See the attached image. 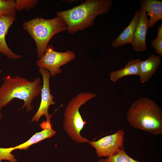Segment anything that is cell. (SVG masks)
I'll use <instances>...</instances> for the list:
<instances>
[{"label":"cell","instance_id":"20","mask_svg":"<svg viewBox=\"0 0 162 162\" xmlns=\"http://www.w3.org/2000/svg\"><path fill=\"white\" fill-rule=\"evenodd\" d=\"M152 45L155 52L160 56H162V39L157 38L151 42Z\"/></svg>","mask_w":162,"mask_h":162},{"label":"cell","instance_id":"12","mask_svg":"<svg viewBox=\"0 0 162 162\" xmlns=\"http://www.w3.org/2000/svg\"><path fill=\"white\" fill-rule=\"evenodd\" d=\"M140 13V10L136 11L128 26L111 43L112 47H119L126 44H131Z\"/></svg>","mask_w":162,"mask_h":162},{"label":"cell","instance_id":"6","mask_svg":"<svg viewBox=\"0 0 162 162\" xmlns=\"http://www.w3.org/2000/svg\"><path fill=\"white\" fill-rule=\"evenodd\" d=\"M76 57L73 51L58 52L55 50L53 46L49 45L43 56L36 61V64L39 68L47 70L50 76L55 77L62 72L61 66L67 64Z\"/></svg>","mask_w":162,"mask_h":162},{"label":"cell","instance_id":"18","mask_svg":"<svg viewBox=\"0 0 162 162\" xmlns=\"http://www.w3.org/2000/svg\"><path fill=\"white\" fill-rule=\"evenodd\" d=\"M39 0H16L15 8L16 11L29 10L35 7L38 4Z\"/></svg>","mask_w":162,"mask_h":162},{"label":"cell","instance_id":"16","mask_svg":"<svg viewBox=\"0 0 162 162\" xmlns=\"http://www.w3.org/2000/svg\"><path fill=\"white\" fill-rule=\"evenodd\" d=\"M15 2L14 0H0V17L5 16H15Z\"/></svg>","mask_w":162,"mask_h":162},{"label":"cell","instance_id":"11","mask_svg":"<svg viewBox=\"0 0 162 162\" xmlns=\"http://www.w3.org/2000/svg\"><path fill=\"white\" fill-rule=\"evenodd\" d=\"M52 116H51L47 118L46 121L43 122L40 124V126L43 129L42 131L36 133L28 140L22 144L15 147L7 148L8 150L11 152L15 149H27L32 145L53 136L56 132L52 128L50 122Z\"/></svg>","mask_w":162,"mask_h":162},{"label":"cell","instance_id":"14","mask_svg":"<svg viewBox=\"0 0 162 162\" xmlns=\"http://www.w3.org/2000/svg\"><path fill=\"white\" fill-rule=\"evenodd\" d=\"M160 56L152 54L146 60L141 61L139 76L142 83L147 82L155 73L161 64Z\"/></svg>","mask_w":162,"mask_h":162},{"label":"cell","instance_id":"19","mask_svg":"<svg viewBox=\"0 0 162 162\" xmlns=\"http://www.w3.org/2000/svg\"><path fill=\"white\" fill-rule=\"evenodd\" d=\"M15 156L9 152L7 148L0 147V162L2 160H6L10 162H16L17 159Z\"/></svg>","mask_w":162,"mask_h":162},{"label":"cell","instance_id":"3","mask_svg":"<svg viewBox=\"0 0 162 162\" xmlns=\"http://www.w3.org/2000/svg\"><path fill=\"white\" fill-rule=\"evenodd\" d=\"M3 83L0 87V108L6 106L13 99L23 100L24 104L20 110L26 107L27 111L33 110L32 101L41 94L42 86L40 77L33 81L19 76L3 77Z\"/></svg>","mask_w":162,"mask_h":162},{"label":"cell","instance_id":"5","mask_svg":"<svg viewBox=\"0 0 162 162\" xmlns=\"http://www.w3.org/2000/svg\"><path fill=\"white\" fill-rule=\"evenodd\" d=\"M97 95L93 93L81 92L69 102L64 112L63 127L68 136L73 140L80 143L89 141L82 137L80 132L86 123L79 112L80 106Z\"/></svg>","mask_w":162,"mask_h":162},{"label":"cell","instance_id":"22","mask_svg":"<svg viewBox=\"0 0 162 162\" xmlns=\"http://www.w3.org/2000/svg\"><path fill=\"white\" fill-rule=\"evenodd\" d=\"M2 109V108H0V110H1ZM2 114L1 113H0V121L1 120V118H2Z\"/></svg>","mask_w":162,"mask_h":162},{"label":"cell","instance_id":"13","mask_svg":"<svg viewBox=\"0 0 162 162\" xmlns=\"http://www.w3.org/2000/svg\"><path fill=\"white\" fill-rule=\"evenodd\" d=\"M141 8L150 17L149 28H152L158 21L162 19V2L158 0H141Z\"/></svg>","mask_w":162,"mask_h":162},{"label":"cell","instance_id":"7","mask_svg":"<svg viewBox=\"0 0 162 162\" xmlns=\"http://www.w3.org/2000/svg\"><path fill=\"white\" fill-rule=\"evenodd\" d=\"M124 131L119 129L113 134L106 136L96 141H89L88 143L95 149L97 157L107 158L124 149Z\"/></svg>","mask_w":162,"mask_h":162},{"label":"cell","instance_id":"2","mask_svg":"<svg viewBox=\"0 0 162 162\" xmlns=\"http://www.w3.org/2000/svg\"><path fill=\"white\" fill-rule=\"evenodd\" d=\"M129 125L155 135L162 134V109L152 99L140 98L131 105L127 114Z\"/></svg>","mask_w":162,"mask_h":162},{"label":"cell","instance_id":"1","mask_svg":"<svg viewBox=\"0 0 162 162\" xmlns=\"http://www.w3.org/2000/svg\"><path fill=\"white\" fill-rule=\"evenodd\" d=\"M113 4L112 0H86L68 10L56 13L67 27L68 33L73 34L93 26L95 18L106 14Z\"/></svg>","mask_w":162,"mask_h":162},{"label":"cell","instance_id":"10","mask_svg":"<svg viewBox=\"0 0 162 162\" xmlns=\"http://www.w3.org/2000/svg\"><path fill=\"white\" fill-rule=\"evenodd\" d=\"M15 20L14 16H5L0 17V53L11 60L19 59L23 56L13 52L8 46L5 40L9 29Z\"/></svg>","mask_w":162,"mask_h":162},{"label":"cell","instance_id":"21","mask_svg":"<svg viewBox=\"0 0 162 162\" xmlns=\"http://www.w3.org/2000/svg\"><path fill=\"white\" fill-rule=\"evenodd\" d=\"M157 38L162 39V24H161L158 28Z\"/></svg>","mask_w":162,"mask_h":162},{"label":"cell","instance_id":"4","mask_svg":"<svg viewBox=\"0 0 162 162\" xmlns=\"http://www.w3.org/2000/svg\"><path fill=\"white\" fill-rule=\"evenodd\" d=\"M23 27L35 43L38 59L44 55L52 37L56 34L68 29L64 21L58 16L50 19L36 17L24 22Z\"/></svg>","mask_w":162,"mask_h":162},{"label":"cell","instance_id":"9","mask_svg":"<svg viewBox=\"0 0 162 162\" xmlns=\"http://www.w3.org/2000/svg\"><path fill=\"white\" fill-rule=\"evenodd\" d=\"M134 33L131 44L134 50L138 52L147 49L146 37L149 28L148 19L146 12L142 8Z\"/></svg>","mask_w":162,"mask_h":162},{"label":"cell","instance_id":"8","mask_svg":"<svg viewBox=\"0 0 162 162\" xmlns=\"http://www.w3.org/2000/svg\"><path fill=\"white\" fill-rule=\"evenodd\" d=\"M39 73L42 76L43 86L41 91V100L40 106L35 114L31 119L32 122H38L42 116L44 115L46 118L50 116L48 110L50 106L55 104L54 97L50 93V75L49 71L46 69L39 68Z\"/></svg>","mask_w":162,"mask_h":162},{"label":"cell","instance_id":"15","mask_svg":"<svg viewBox=\"0 0 162 162\" xmlns=\"http://www.w3.org/2000/svg\"><path fill=\"white\" fill-rule=\"evenodd\" d=\"M142 61L140 58L129 61L122 68L112 71L110 74V80L116 82L121 78L129 75H139L140 65Z\"/></svg>","mask_w":162,"mask_h":162},{"label":"cell","instance_id":"17","mask_svg":"<svg viewBox=\"0 0 162 162\" xmlns=\"http://www.w3.org/2000/svg\"><path fill=\"white\" fill-rule=\"evenodd\" d=\"M98 162H140L129 156L124 149L120 150L117 154L106 158H101Z\"/></svg>","mask_w":162,"mask_h":162}]
</instances>
